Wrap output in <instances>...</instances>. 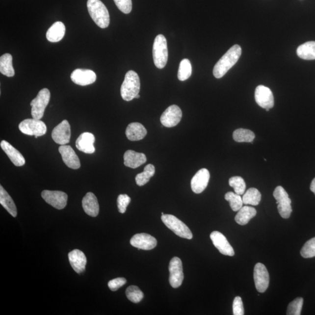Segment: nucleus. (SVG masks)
Wrapping results in <instances>:
<instances>
[{
  "instance_id": "f257e3e1",
  "label": "nucleus",
  "mask_w": 315,
  "mask_h": 315,
  "mask_svg": "<svg viewBox=\"0 0 315 315\" xmlns=\"http://www.w3.org/2000/svg\"><path fill=\"white\" fill-rule=\"evenodd\" d=\"M242 54V49L238 45H236L227 51L217 64L215 65L213 74L216 79H221L238 61Z\"/></svg>"
},
{
  "instance_id": "f03ea898",
  "label": "nucleus",
  "mask_w": 315,
  "mask_h": 315,
  "mask_svg": "<svg viewBox=\"0 0 315 315\" xmlns=\"http://www.w3.org/2000/svg\"><path fill=\"white\" fill-rule=\"evenodd\" d=\"M87 8L94 23L101 28H106L110 24V15L106 6L100 0H88Z\"/></svg>"
},
{
  "instance_id": "7ed1b4c3",
  "label": "nucleus",
  "mask_w": 315,
  "mask_h": 315,
  "mask_svg": "<svg viewBox=\"0 0 315 315\" xmlns=\"http://www.w3.org/2000/svg\"><path fill=\"white\" fill-rule=\"evenodd\" d=\"M140 90V80L138 74L134 71L126 73L124 81L120 89L123 100L131 101L136 97Z\"/></svg>"
},
{
  "instance_id": "20e7f679",
  "label": "nucleus",
  "mask_w": 315,
  "mask_h": 315,
  "mask_svg": "<svg viewBox=\"0 0 315 315\" xmlns=\"http://www.w3.org/2000/svg\"><path fill=\"white\" fill-rule=\"evenodd\" d=\"M153 54L156 66L159 69H163L167 63L168 52L167 41L163 35H157L154 40Z\"/></svg>"
},
{
  "instance_id": "39448f33",
  "label": "nucleus",
  "mask_w": 315,
  "mask_h": 315,
  "mask_svg": "<svg viewBox=\"0 0 315 315\" xmlns=\"http://www.w3.org/2000/svg\"><path fill=\"white\" fill-rule=\"evenodd\" d=\"M161 220L163 223L178 236L187 239H191L193 234L189 227L175 216L171 214H163Z\"/></svg>"
},
{
  "instance_id": "423d86ee",
  "label": "nucleus",
  "mask_w": 315,
  "mask_h": 315,
  "mask_svg": "<svg viewBox=\"0 0 315 315\" xmlns=\"http://www.w3.org/2000/svg\"><path fill=\"white\" fill-rule=\"evenodd\" d=\"M50 99L51 92L48 89L43 88L39 92L37 97L30 103L31 115L33 119L41 120L42 118Z\"/></svg>"
},
{
  "instance_id": "0eeeda50",
  "label": "nucleus",
  "mask_w": 315,
  "mask_h": 315,
  "mask_svg": "<svg viewBox=\"0 0 315 315\" xmlns=\"http://www.w3.org/2000/svg\"><path fill=\"white\" fill-rule=\"evenodd\" d=\"M273 196L277 200V208L279 214L283 218L290 217L292 211L291 200L288 193L282 186H277L274 190Z\"/></svg>"
},
{
  "instance_id": "6e6552de",
  "label": "nucleus",
  "mask_w": 315,
  "mask_h": 315,
  "mask_svg": "<svg viewBox=\"0 0 315 315\" xmlns=\"http://www.w3.org/2000/svg\"><path fill=\"white\" fill-rule=\"evenodd\" d=\"M19 129L23 133L35 135L36 138L45 135L47 131V128L44 122L33 118L23 120L19 125Z\"/></svg>"
},
{
  "instance_id": "1a4fd4ad",
  "label": "nucleus",
  "mask_w": 315,
  "mask_h": 315,
  "mask_svg": "<svg viewBox=\"0 0 315 315\" xmlns=\"http://www.w3.org/2000/svg\"><path fill=\"white\" fill-rule=\"evenodd\" d=\"M169 270L170 284L173 288H178L182 285L184 279L183 265L181 259L178 257L173 258L170 262Z\"/></svg>"
},
{
  "instance_id": "9d476101",
  "label": "nucleus",
  "mask_w": 315,
  "mask_h": 315,
  "mask_svg": "<svg viewBox=\"0 0 315 315\" xmlns=\"http://www.w3.org/2000/svg\"><path fill=\"white\" fill-rule=\"evenodd\" d=\"M253 277L258 291L263 293L266 291L269 286L270 277L267 268L263 264L258 262L255 265Z\"/></svg>"
},
{
  "instance_id": "9b49d317",
  "label": "nucleus",
  "mask_w": 315,
  "mask_h": 315,
  "mask_svg": "<svg viewBox=\"0 0 315 315\" xmlns=\"http://www.w3.org/2000/svg\"><path fill=\"white\" fill-rule=\"evenodd\" d=\"M42 197L46 203L55 209L62 210L67 205L68 196L63 191L43 190Z\"/></svg>"
},
{
  "instance_id": "f8f14e48",
  "label": "nucleus",
  "mask_w": 315,
  "mask_h": 315,
  "mask_svg": "<svg viewBox=\"0 0 315 315\" xmlns=\"http://www.w3.org/2000/svg\"><path fill=\"white\" fill-rule=\"evenodd\" d=\"M256 103L267 111L273 107L274 96L270 88L263 85H259L256 88L255 94Z\"/></svg>"
},
{
  "instance_id": "ddd939ff",
  "label": "nucleus",
  "mask_w": 315,
  "mask_h": 315,
  "mask_svg": "<svg viewBox=\"0 0 315 315\" xmlns=\"http://www.w3.org/2000/svg\"><path fill=\"white\" fill-rule=\"evenodd\" d=\"M182 117V110L177 105L169 106L160 117V122L166 128H173L179 124Z\"/></svg>"
},
{
  "instance_id": "4468645a",
  "label": "nucleus",
  "mask_w": 315,
  "mask_h": 315,
  "mask_svg": "<svg viewBox=\"0 0 315 315\" xmlns=\"http://www.w3.org/2000/svg\"><path fill=\"white\" fill-rule=\"evenodd\" d=\"M52 137L55 143L61 146L69 143L71 137V128L69 122L63 120L52 131Z\"/></svg>"
},
{
  "instance_id": "2eb2a0df",
  "label": "nucleus",
  "mask_w": 315,
  "mask_h": 315,
  "mask_svg": "<svg viewBox=\"0 0 315 315\" xmlns=\"http://www.w3.org/2000/svg\"><path fill=\"white\" fill-rule=\"evenodd\" d=\"M210 238L213 245L221 254L229 256H234V250L223 234L218 231H214L210 234Z\"/></svg>"
},
{
  "instance_id": "dca6fc26",
  "label": "nucleus",
  "mask_w": 315,
  "mask_h": 315,
  "mask_svg": "<svg viewBox=\"0 0 315 315\" xmlns=\"http://www.w3.org/2000/svg\"><path fill=\"white\" fill-rule=\"evenodd\" d=\"M71 79L77 85L86 86L93 84L96 81L97 75L92 70L78 69L72 73Z\"/></svg>"
},
{
  "instance_id": "f3484780",
  "label": "nucleus",
  "mask_w": 315,
  "mask_h": 315,
  "mask_svg": "<svg viewBox=\"0 0 315 315\" xmlns=\"http://www.w3.org/2000/svg\"><path fill=\"white\" fill-rule=\"evenodd\" d=\"M210 178L208 169L203 168L199 170L191 181V188L194 193L199 194L206 189Z\"/></svg>"
},
{
  "instance_id": "a211bd4d",
  "label": "nucleus",
  "mask_w": 315,
  "mask_h": 315,
  "mask_svg": "<svg viewBox=\"0 0 315 315\" xmlns=\"http://www.w3.org/2000/svg\"><path fill=\"white\" fill-rule=\"evenodd\" d=\"M131 244L132 246L138 249L151 250L155 248L157 245V240L155 237L145 233L137 234L132 237Z\"/></svg>"
},
{
  "instance_id": "6ab92c4d",
  "label": "nucleus",
  "mask_w": 315,
  "mask_h": 315,
  "mask_svg": "<svg viewBox=\"0 0 315 315\" xmlns=\"http://www.w3.org/2000/svg\"><path fill=\"white\" fill-rule=\"evenodd\" d=\"M58 150L62 157L63 162L68 167L73 169H78L80 168L81 163L72 147L63 145L58 148Z\"/></svg>"
},
{
  "instance_id": "aec40b11",
  "label": "nucleus",
  "mask_w": 315,
  "mask_h": 315,
  "mask_svg": "<svg viewBox=\"0 0 315 315\" xmlns=\"http://www.w3.org/2000/svg\"><path fill=\"white\" fill-rule=\"evenodd\" d=\"M95 138L90 132H85L77 139L76 146L79 150L86 154H93L95 151L94 146Z\"/></svg>"
},
{
  "instance_id": "412c9836",
  "label": "nucleus",
  "mask_w": 315,
  "mask_h": 315,
  "mask_svg": "<svg viewBox=\"0 0 315 315\" xmlns=\"http://www.w3.org/2000/svg\"><path fill=\"white\" fill-rule=\"evenodd\" d=\"M69 259L71 265L76 273H81L85 270L87 260L82 251L79 249L73 250L69 253Z\"/></svg>"
},
{
  "instance_id": "4be33fe9",
  "label": "nucleus",
  "mask_w": 315,
  "mask_h": 315,
  "mask_svg": "<svg viewBox=\"0 0 315 315\" xmlns=\"http://www.w3.org/2000/svg\"><path fill=\"white\" fill-rule=\"evenodd\" d=\"M2 150L7 154L11 162L16 166H22L26 163V159L20 151L8 143L7 141L2 140L0 144Z\"/></svg>"
},
{
  "instance_id": "5701e85b",
  "label": "nucleus",
  "mask_w": 315,
  "mask_h": 315,
  "mask_svg": "<svg viewBox=\"0 0 315 315\" xmlns=\"http://www.w3.org/2000/svg\"><path fill=\"white\" fill-rule=\"evenodd\" d=\"M82 208L86 214L95 217L100 212V206L97 197L94 193H86L82 199Z\"/></svg>"
},
{
  "instance_id": "b1692460",
  "label": "nucleus",
  "mask_w": 315,
  "mask_h": 315,
  "mask_svg": "<svg viewBox=\"0 0 315 315\" xmlns=\"http://www.w3.org/2000/svg\"><path fill=\"white\" fill-rule=\"evenodd\" d=\"M147 161V157L143 153L128 150L124 154V164L128 167L137 168Z\"/></svg>"
},
{
  "instance_id": "393cba45",
  "label": "nucleus",
  "mask_w": 315,
  "mask_h": 315,
  "mask_svg": "<svg viewBox=\"0 0 315 315\" xmlns=\"http://www.w3.org/2000/svg\"><path fill=\"white\" fill-rule=\"evenodd\" d=\"M147 131L145 127L140 123H131L126 129V135L131 141H139L143 139Z\"/></svg>"
},
{
  "instance_id": "a878e982",
  "label": "nucleus",
  "mask_w": 315,
  "mask_h": 315,
  "mask_svg": "<svg viewBox=\"0 0 315 315\" xmlns=\"http://www.w3.org/2000/svg\"><path fill=\"white\" fill-rule=\"evenodd\" d=\"M66 27L61 22L57 21L52 24L46 33V38L51 42H60L64 38Z\"/></svg>"
},
{
  "instance_id": "bb28decb",
  "label": "nucleus",
  "mask_w": 315,
  "mask_h": 315,
  "mask_svg": "<svg viewBox=\"0 0 315 315\" xmlns=\"http://www.w3.org/2000/svg\"><path fill=\"white\" fill-rule=\"evenodd\" d=\"M0 203L12 217H17V207L15 206L13 200L1 185L0 186Z\"/></svg>"
},
{
  "instance_id": "cd10ccee",
  "label": "nucleus",
  "mask_w": 315,
  "mask_h": 315,
  "mask_svg": "<svg viewBox=\"0 0 315 315\" xmlns=\"http://www.w3.org/2000/svg\"><path fill=\"white\" fill-rule=\"evenodd\" d=\"M257 211L255 208L249 206H243L240 209L235 218L236 223L240 225H245L248 223L252 218L255 217Z\"/></svg>"
},
{
  "instance_id": "c85d7f7f",
  "label": "nucleus",
  "mask_w": 315,
  "mask_h": 315,
  "mask_svg": "<svg viewBox=\"0 0 315 315\" xmlns=\"http://www.w3.org/2000/svg\"><path fill=\"white\" fill-rule=\"evenodd\" d=\"M296 53L302 59L315 60V42H308L299 46L296 51Z\"/></svg>"
},
{
  "instance_id": "c756f323",
  "label": "nucleus",
  "mask_w": 315,
  "mask_h": 315,
  "mask_svg": "<svg viewBox=\"0 0 315 315\" xmlns=\"http://www.w3.org/2000/svg\"><path fill=\"white\" fill-rule=\"evenodd\" d=\"M0 72L8 77L15 75V70L12 66V56L9 53H5L0 57Z\"/></svg>"
},
{
  "instance_id": "7c9ffc66",
  "label": "nucleus",
  "mask_w": 315,
  "mask_h": 315,
  "mask_svg": "<svg viewBox=\"0 0 315 315\" xmlns=\"http://www.w3.org/2000/svg\"><path fill=\"white\" fill-rule=\"evenodd\" d=\"M262 195L260 191L256 188H250L242 197L244 205L258 206L260 203Z\"/></svg>"
},
{
  "instance_id": "2f4dec72",
  "label": "nucleus",
  "mask_w": 315,
  "mask_h": 315,
  "mask_svg": "<svg viewBox=\"0 0 315 315\" xmlns=\"http://www.w3.org/2000/svg\"><path fill=\"white\" fill-rule=\"evenodd\" d=\"M255 138L254 132L248 129H237L233 133L234 140L238 143H252Z\"/></svg>"
},
{
  "instance_id": "473e14b6",
  "label": "nucleus",
  "mask_w": 315,
  "mask_h": 315,
  "mask_svg": "<svg viewBox=\"0 0 315 315\" xmlns=\"http://www.w3.org/2000/svg\"><path fill=\"white\" fill-rule=\"evenodd\" d=\"M156 169L152 164H148L144 168V172L138 174L135 182L139 186H144L149 182L151 178L155 174Z\"/></svg>"
},
{
  "instance_id": "72a5a7b5",
  "label": "nucleus",
  "mask_w": 315,
  "mask_h": 315,
  "mask_svg": "<svg viewBox=\"0 0 315 315\" xmlns=\"http://www.w3.org/2000/svg\"><path fill=\"white\" fill-rule=\"evenodd\" d=\"M192 72V68L190 61L188 60L184 59L181 61L178 70V79L181 81H186L190 78Z\"/></svg>"
},
{
  "instance_id": "f704fd0d",
  "label": "nucleus",
  "mask_w": 315,
  "mask_h": 315,
  "mask_svg": "<svg viewBox=\"0 0 315 315\" xmlns=\"http://www.w3.org/2000/svg\"><path fill=\"white\" fill-rule=\"evenodd\" d=\"M225 199L230 203L231 208L234 211H238L243 207V200L239 194L230 191L225 194Z\"/></svg>"
},
{
  "instance_id": "c9c22d12",
  "label": "nucleus",
  "mask_w": 315,
  "mask_h": 315,
  "mask_svg": "<svg viewBox=\"0 0 315 315\" xmlns=\"http://www.w3.org/2000/svg\"><path fill=\"white\" fill-rule=\"evenodd\" d=\"M126 295L130 301L135 304L140 302L144 298L143 292L135 286L129 287L126 289Z\"/></svg>"
},
{
  "instance_id": "e433bc0d",
  "label": "nucleus",
  "mask_w": 315,
  "mask_h": 315,
  "mask_svg": "<svg viewBox=\"0 0 315 315\" xmlns=\"http://www.w3.org/2000/svg\"><path fill=\"white\" fill-rule=\"evenodd\" d=\"M230 186L234 188L235 192L242 195L246 190V184L244 179L240 177H232L229 180Z\"/></svg>"
},
{
  "instance_id": "4c0bfd02",
  "label": "nucleus",
  "mask_w": 315,
  "mask_h": 315,
  "mask_svg": "<svg viewBox=\"0 0 315 315\" xmlns=\"http://www.w3.org/2000/svg\"><path fill=\"white\" fill-rule=\"evenodd\" d=\"M304 299L301 297L297 298L292 301L287 308V315H300L303 306Z\"/></svg>"
},
{
  "instance_id": "58836bf2",
  "label": "nucleus",
  "mask_w": 315,
  "mask_h": 315,
  "mask_svg": "<svg viewBox=\"0 0 315 315\" xmlns=\"http://www.w3.org/2000/svg\"><path fill=\"white\" fill-rule=\"evenodd\" d=\"M301 255L304 258L315 257V237L305 243L301 249Z\"/></svg>"
},
{
  "instance_id": "ea45409f",
  "label": "nucleus",
  "mask_w": 315,
  "mask_h": 315,
  "mask_svg": "<svg viewBox=\"0 0 315 315\" xmlns=\"http://www.w3.org/2000/svg\"><path fill=\"white\" fill-rule=\"evenodd\" d=\"M131 202V197L127 194H120L117 198V207L119 211L122 214H124L126 211L127 208Z\"/></svg>"
},
{
  "instance_id": "a19ab883",
  "label": "nucleus",
  "mask_w": 315,
  "mask_h": 315,
  "mask_svg": "<svg viewBox=\"0 0 315 315\" xmlns=\"http://www.w3.org/2000/svg\"><path fill=\"white\" fill-rule=\"evenodd\" d=\"M115 4L123 13L129 14L132 10L131 0H114Z\"/></svg>"
},
{
  "instance_id": "79ce46f5",
  "label": "nucleus",
  "mask_w": 315,
  "mask_h": 315,
  "mask_svg": "<svg viewBox=\"0 0 315 315\" xmlns=\"http://www.w3.org/2000/svg\"><path fill=\"white\" fill-rule=\"evenodd\" d=\"M233 314L234 315H243L244 308L242 298L240 296L235 298L233 302Z\"/></svg>"
},
{
  "instance_id": "37998d69",
  "label": "nucleus",
  "mask_w": 315,
  "mask_h": 315,
  "mask_svg": "<svg viewBox=\"0 0 315 315\" xmlns=\"http://www.w3.org/2000/svg\"><path fill=\"white\" fill-rule=\"evenodd\" d=\"M126 282L127 281L125 278H117V279L110 280V282L108 283V287H109L110 290H112L113 291H115L120 289V287L124 286Z\"/></svg>"
},
{
  "instance_id": "c03bdc74",
  "label": "nucleus",
  "mask_w": 315,
  "mask_h": 315,
  "mask_svg": "<svg viewBox=\"0 0 315 315\" xmlns=\"http://www.w3.org/2000/svg\"><path fill=\"white\" fill-rule=\"evenodd\" d=\"M310 189L315 194V178L313 179V181H312L311 182Z\"/></svg>"
},
{
  "instance_id": "a18cd8bd",
  "label": "nucleus",
  "mask_w": 315,
  "mask_h": 315,
  "mask_svg": "<svg viewBox=\"0 0 315 315\" xmlns=\"http://www.w3.org/2000/svg\"><path fill=\"white\" fill-rule=\"evenodd\" d=\"M140 95H139V94H138V95H137L136 96V97H135V98L138 99V98H140Z\"/></svg>"
},
{
  "instance_id": "49530a36",
  "label": "nucleus",
  "mask_w": 315,
  "mask_h": 315,
  "mask_svg": "<svg viewBox=\"0 0 315 315\" xmlns=\"http://www.w3.org/2000/svg\"><path fill=\"white\" fill-rule=\"evenodd\" d=\"M163 214H164V213L162 212V215H163Z\"/></svg>"
}]
</instances>
